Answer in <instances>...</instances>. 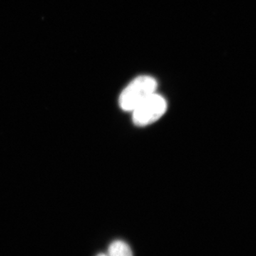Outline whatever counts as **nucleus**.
<instances>
[{"mask_svg": "<svg viewBox=\"0 0 256 256\" xmlns=\"http://www.w3.org/2000/svg\"><path fill=\"white\" fill-rule=\"evenodd\" d=\"M96 256H108L106 255V254H98V255H97Z\"/></svg>", "mask_w": 256, "mask_h": 256, "instance_id": "obj_4", "label": "nucleus"}, {"mask_svg": "<svg viewBox=\"0 0 256 256\" xmlns=\"http://www.w3.org/2000/svg\"><path fill=\"white\" fill-rule=\"evenodd\" d=\"M108 256H133L132 250L128 244L122 240H114L108 250Z\"/></svg>", "mask_w": 256, "mask_h": 256, "instance_id": "obj_3", "label": "nucleus"}, {"mask_svg": "<svg viewBox=\"0 0 256 256\" xmlns=\"http://www.w3.org/2000/svg\"><path fill=\"white\" fill-rule=\"evenodd\" d=\"M158 82L149 76H140L134 78L126 86L120 96L121 108L132 112L143 101L156 92Z\"/></svg>", "mask_w": 256, "mask_h": 256, "instance_id": "obj_1", "label": "nucleus"}, {"mask_svg": "<svg viewBox=\"0 0 256 256\" xmlns=\"http://www.w3.org/2000/svg\"><path fill=\"white\" fill-rule=\"evenodd\" d=\"M166 109V100L154 92L132 111L133 122L138 126L153 124L165 114Z\"/></svg>", "mask_w": 256, "mask_h": 256, "instance_id": "obj_2", "label": "nucleus"}]
</instances>
